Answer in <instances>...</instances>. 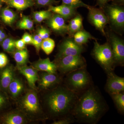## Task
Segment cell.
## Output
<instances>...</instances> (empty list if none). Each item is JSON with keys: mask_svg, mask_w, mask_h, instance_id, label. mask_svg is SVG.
<instances>
[{"mask_svg": "<svg viewBox=\"0 0 124 124\" xmlns=\"http://www.w3.org/2000/svg\"><path fill=\"white\" fill-rule=\"evenodd\" d=\"M55 42L53 39L49 38L43 40L41 49L47 55H49L53 51L55 47Z\"/></svg>", "mask_w": 124, "mask_h": 124, "instance_id": "cell-28", "label": "cell"}, {"mask_svg": "<svg viewBox=\"0 0 124 124\" xmlns=\"http://www.w3.org/2000/svg\"><path fill=\"white\" fill-rule=\"evenodd\" d=\"M17 26L21 29L32 30L33 28V21L28 16H23L18 23Z\"/></svg>", "mask_w": 124, "mask_h": 124, "instance_id": "cell-27", "label": "cell"}, {"mask_svg": "<svg viewBox=\"0 0 124 124\" xmlns=\"http://www.w3.org/2000/svg\"><path fill=\"white\" fill-rule=\"evenodd\" d=\"M8 63V59L7 55L3 53H0V68L6 66Z\"/></svg>", "mask_w": 124, "mask_h": 124, "instance_id": "cell-36", "label": "cell"}, {"mask_svg": "<svg viewBox=\"0 0 124 124\" xmlns=\"http://www.w3.org/2000/svg\"><path fill=\"white\" fill-rule=\"evenodd\" d=\"M26 44L22 39H20L15 41L16 48L18 50H22L25 48Z\"/></svg>", "mask_w": 124, "mask_h": 124, "instance_id": "cell-38", "label": "cell"}, {"mask_svg": "<svg viewBox=\"0 0 124 124\" xmlns=\"http://www.w3.org/2000/svg\"><path fill=\"white\" fill-rule=\"evenodd\" d=\"M91 82L89 74L85 68H84L67 74L64 85L70 90L78 93L91 86Z\"/></svg>", "mask_w": 124, "mask_h": 124, "instance_id": "cell-5", "label": "cell"}, {"mask_svg": "<svg viewBox=\"0 0 124 124\" xmlns=\"http://www.w3.org/2000/svg\"><path fill=\"white\" fill-rule=\"evenodd\" d=\"M62 79L57 74L42 71L39 73L38 90L44 91L51 89L62 84Z\"/></svg>", "mask_w": 124, "mask_h": 124, "instance_id": "cell-11", "label": "cell"}, {"mask_svg": "<svg viewBox=\"0 0 124 124\" xmlns=\"http://www.w3.org/2000/svg\"><path fill=\"white\" fill-rule=\"evenodd\" d=\"M59 2L60 1L55 0H35L34 1L35 3L40 7L50 6L53 5H57Z\"/></svg>", "mask_w": 124, "mask_h": 124, "instance_id": "cell-32", "label": "cell"}, {"mask_svg": "<svg viewBox=\"0 0 124 124\" xmlns=\"http://www.w3.org/2000/svg\"><path fill=\"white\" fill-rule=\"evenodd\" d=\"M22 39L26 44L32 45V44L33 36L27 32H26L23 34Z\"/></svg>", "mask_w": 124, "mask_h": 124, "instance_id": "cell-37", "label": "cell"}, {"mask_svg": "<svg viewBox=\"0 0 124 124\" xmlns=\"http://www.w3.org/2000/svg\"><path fill=\"white\" fill-rule=\"evenodd\" d=\"M0 37H1L4 39L7 37L6 34L2 29H0Z\"/></svg>", "mask_w": 124, "mask_h": 124, "instance_id": "cell-41", "label": "cell"}, {"mask_svg": "<svg viewBox=\"0 0 124 124\" xmlns=\"http://www.w3.org/2000/svg\"><path fill=\"white\" fill-rule=\"evenodd\" d=\"M27 89L26 85L22 78L16 75L9 85L7 94L9 97L16 101L23 95Z\"/></svg>", "mask_w": 124, "mask_h": 124, "instance_id": "cell-13", "label": "cell"}, {"mask_svg": "<svg viewBox=\"0 0 124 124\" xmlns=\"http://www.w3.org/2000/svg\"><path fill=\"white\" fill-rule=\"evenodd\" d=\"M13 54L17 66L27 65L29 60V53L26 48L22 50L16 49Z\"/></svg>", "mask_w": 124, "mask_h": 124, "instance_id": "cell-23", "label": "cell"}, {"mask_svg": "<svg viewBox=\"0 0 124 124\" xmlns=\"http://www.w3.org/2000/svg\"><path fill=\"white\" fill-rule=\"evenodd\" d=\"M107 41L110 45L116 66L124 64V41L111 30L105 32Z\"/></svg>", "mask_w": 124, "mask_h": 124, "instance_id": "cell-8", "label": "cell"}, {"mask_svg": "<svg viewBox=\"0 0 124 124\" xmlns=\"http://www.w3.org/2000/svg\"><path fill=\"white\" fill-rule=\"evenodd\" d=\"M4 40V39H2V38H1V37H0V45H1V43H2V42H3Z\"/></svg>", "mask_w": 124, "mask_h": 124, "instance_id": "cell-42", "label": "cell"}, {"mask_svg": "<svg viewBox=\"0 0 124 124\" xmlns=\"http://www.w3.org/2000/svg\"><path fill=\"white\" fill-rule=\"evenodd\" d=\"M53 15V13L48 10H41L33 12L32 16L35 22L40 23L44 20L48 19Z\"/></svg>", "mask_w": 124, "mask_h": 124, "instance_id": "cell-26", "label": "cell"}, {"mask_svg": "<svg viewBox=\"0 0 124 124\" xmlns=\"http://www.w3.org/2000/svg\"><path fill=\"white\" fill-rule=\"evenodd\" d=\"M31 66L38 71L57 74V68L56 64L54 62H51L49 58L44 59H40L32 63Z\"/></svg>", "mask_w": 124, "mask_h": 124, "instance_id": "cell-18", "label": "cell"}, {"mask_svg": "<svg viewBox=\"0 0 124 124\" xmlns=\"http://www.w3.org/2000/svg\"><path fill=\"white\" fill-rule=\"evenodd\" d=\"M116 106L120 113L124 112V93H116L110 94Z\"/></svg>", "mask_w": 124, "mask_h": 124, "instance_id": "cell-25", "label": "cell"}, {"mask_svg": "<svg viewBox=\"0 0 124 124\" xmlns=\"http://www.w3.org/2000/svg\"><path fill=\"white\" fill-rule=\"evenodd\" d=\"M15 101L17 108L26 116L30 122L48 120L41 106L37 90L27 89Z\"/></svg>", "mask_w": 124, "mask_h": 124, "instance_id": "cell-3", "label": "cell"}, {"mask_svg": "<svg viewBox=\"0 0 124 124\" xmlns=\"http://www.w3.org/2000/svg\"><path fill=\"white\" fill-rule=\"evenodd\" d=\"M75 121L72 116H70L63 118L54 121L52 124H69L73 123Z\"/></svg>", "mask_w": 124, "mask_h": 124, "instance_id": "cell-34", "label": "cell"}, {"mask_svg": "<svg viewBox=\"0 0 124 124\" xmlns=\"http://www.w3.org/2000/svg\"><path fill=\"white\" fill-rule=\"evenodd\" d=\"M10 104L9 97L8 94L0 91V113L7 110Z\"/></svg>", "mask_w": 124, "mask_h": 124, "instance_id": "cell-30", "label": "cell"}, {"mask_svg": "<svg viewBox=\"0 0 124 124\" xmlns=\"http://www.w3.org/2000/svg\"><path fill=\"white\" fill-rule=\"evenodd\" d=\"M82 21V16L78 13L70 19L68 25V34L69 37H73L76 32L84 29Z\"/></svg>", "mask_w": 124, "mask_h": 124, "instance_id": "cell-20", "label": "cell"}, {"mask_svg": "<svg viewBox=\"0 0 124 124\" xmlns=\"http://www.w3.org/2000/svg\"><path fill=\"white\" fill-rule=\"evenodd\" d=\"M40 103L47 119L55 121L71 116L78 97V93L64 85L41 91Z\"/></svg>", "mask_w": 124, "mask_h": 124, "instance_id": "cell-1", "label": "cell"}, {"mask_svg": "<svg viewBox=\"0 0 124 124\" xmlns=\"http://www.w3.org/2000/svg\"><path fill=\"white\" fill-rule=\"evenodd\" d=\"M88 9L89 10L88 19L89 22L105 36V28L108 24V19L106 15L101 8L90 6Z\"/></svg>", "mask_w": 124, "mask_h": 124, "instance_id": "cell-9", "label": "cell"}, {"mask_svg": "<svg viewBox=\"0 0 124 124\" xmlns=\"http://www.w3.org/2000/svg\"><path fill=\"white\" fill-rule=\"evenodd\" d=\"M43 40L37 35H35L33 36V41L32 45H33L35 48L37 53L38 54L41 49V44Z\"/></svg>", "mask_w": 124, "mask_h": 124, "instance_id": "cell-33", "label": "cell"}, {"mask_svg": "<svg viewBox=\"0 0 124 124\" xmlns=\"http://www.w3.org/2000/svg\"><path fill=\"white\" fill-rule=\"evenodd\" d=\"M84 51L83 46L78 44L75 41L73 37L64 39L60 43L55 58L67 55H81Z\"/></svg>", "mask_w": 124, "mask_h": 124, "instance_id": "cell-10", "label": "cell"}, {"mask_svg": "<svg viewBox=\"0 0 124 124\" xmlns=\"http://www.w3.org/2000/svg\"><path fill=\"white\" fill-rule=\"evenodd\" d=\"M54 62L57 66V71L63 75L85 68L86 65L85 59L81 54L55 58Z\"/></svg>", "mask_w": 124, "mask_h": 124, "instance_id": "cell-7", "label": "cell"}, {"mask_svg": "<svg viewBox=\"0 0 124 124\" xmlns=\"http://www.w3.org/2000/svg\"><path fill=\"white\" fill-rule=\"evenodd\" d=\"M101 9L107 17L111 30L117 34L122 35L124 30V6L107 3Z\"/></svg>", "mask_w": 124, "mask_h": 124, "instance_id": "cell-6", "label": "cell"}, {"mask_svg": "<svg viewBox=\"0 0 124 124\" xmlns=\"http://www.w3.org/2000/svg\"><path fill=\"white\" fill-rule=\"evenodd\" d=\"M17 68L19 73L26 79L30 88L38 91L36 83L39 79L38 71L31 66H28L27 65L17 66Z\"/></svg>", "mask_w": 124, "mask_h": 124, "instance_id": "cell-17", "label": "cell"}, {"mask_svg": "<svg viewBox=\"0 0 124 124\" xmlns=\"http://www.w3.org/2000/svg\"><path fill=\"white\" fill-rule=\"evenodd\" d=\"M62 4L76 9L81 7L88 9L90 6L85 4L81 0H62Z\"/></svg>", "mask_w": 124, "mask_h": 124, "instance_id": "cell-31", "label": "cell"}, {"mask_svg": "<svg viewBox=\"0 0 124 124\" xmlns=\"http://www.w3.org/2000/svg\"><path fill=\"white\" fill-rule=\"evenodd\" d=\"M91 54L107 75L113 72L116 65L111 48L107 41L103 44L100 45L95 40Z\"/></svg>", "mask_w": 124, "mask_h": 124, "instance_id": "cell-4", "label": "cell"}, {"mask_svg": "<svg viewBox=\"0 0 124 124\" xmlns=\"http://www.w3.org/2000/svg\"><path fill=\"white\" fill-rule=\"evenodd\" d=\"M48 26L56 34L64 35L68 34V25L62 17L57 14H53L51 17L46 20Z\"/></svg>", "mask_w": 124, "mask_h": 124, "instance_id": "cell-14", "label": "cell"}, {"mask_svg": "<svg viewBox=\"0 0 124 124\" xmlns=\"http://www.w3.org/2000/svg\"><path fill=\"white\" fill-rule=\"evenodd\" d=\"M50 34V31L49 29L44 27H41L38 30L37 34L42 40H44L49 38Z\"/></svg>", "mask_w": 124, "mask_h": 124, "instance_id": "cell-35", "label": "cell"}, {"mask_svg": "<svg viewBox=\"0 0 124 124\" xmlns=\"http://www.w3.org/2000/svg\"><path fill=\"white\" fill-rule=\"evenodd\" d=\"M112 0H96V5L99 6V8H102L106 4Z\"/></svg>", "mask_w": 124, "mask_h": 124, "instance_id": "cell-39", "label": "cell"}, {"mask_svg": "<svg viewBox=\"0 0 124 124\" xmlns=\"http://www.w3.org/2000/svg\"><path fill=\"white\" fill-rule=\"evenodd\" d=\"M106 90L110 94L124 91V78L118 76L114 72L108 74Z\"/></svg>", "mask_w": 124, "mask_h": 124, "instance_id": "cell-15", "label": "cell"}, {"mask_svg": "<svg viewBox=\"0 0 124 124\" xmlns=\"http://www.w3.org/2000/svg\"><path fill=\"white\" fill-rule=\"evenodd\" d=\"M2 0H0V9L1 6H2Z\"/></svg>", "mask_w": 124, "mask_h": 124, "instance_id": "cell-43", "label": "cell"}, {"mask_svg": "<svg viewBox=\"0 0 124 124\" xmlns=\"http://www.w3.org/2000/svg\"><path fill=\"white\" fill-rule=\"evenodd\" d=\"M8 7L15 8L18 10H24L35 4L34 0H2Z\"/></svg>", "mask_w": 124, "mask_h": 124, "instance_id": "cell-21", "label": "cell"}, {"mask_svg": "<svg viewBox=\"0 0 124 124\" xmlns=\"http://www.w3.org/2000/svg\"><path fill=\"white\" fill-rule=\"evenodd\" d=\"M16 75L15 68L12 65L8 64L0 68V91L7 94L9 85Z\"/></svg>", "mask_w": 124, "mask_h": 124, "instance_id": "cell-16", "label": "cell"}, {"mask_svg": "<svg viewBox=\"0 0 124 124\" xmlns=\"http://www.w3.org/2000/svg\"><path fill=\"white\" fill-rule=\"evenodd\" d=\"M112 4L119 6H122L124 5V0H113Z\"/></svg>", "mask_w": 124, "mask_h": 124, "instance_id": "cell-40", "label": "cell"}, {"mask_svg": "<svg viewBox=\"0 0 124 124\" xmlns=\"http://www.w3.org/2000/svg\"><path fill=\"white\" fill-rule=\"evenodd\" d=\"M15 41L11 38H7L4 39L1 45L4 51L7 53L13 54L16 49Z\"/></svg>", "mask_w": 124, "mask_h": 124, "instance_id": "cell-29", "label": "cell"}, {"mask_svg": "<svg viewBox=\"0 0 124 124\" xmlns=\"http://www.w3.org/2000/svg\"><path fill=\"white\" fill-rule=\"evenodd\" d=\"M29 122L26 116L17 108L0 113V124H26Z\"/></svg>", "mask_w": 124, "mask_h": 124, "instance_id": "cell-12", "label": "cell"}, {"mask_svg": "<svg viewBox=\"0 0 124 124\" xmlns=\"http://www.w3.org/2000/svg\"><path fill=\"white\" fill-rule=\"evenodd\" d=\"M0 18L5 24L11 26L17 19V15L9 7H4L0 10Z\"/></svg>", "mask_w": 124, "mask_h": 124, "instance_id": "cell-22", "label": "cell"}, {"mask_svg": "<svg viewBox=\"0 0 124 124\" xmlns=\"http://www.w3.org/2000/svg\"><path fill=\"white\" fill-rule=\"evenodd\" d=\"M73 38L77 43L82 46L86 44L89 39L97 40L96 38L84 29L76 32L73 35Z\"/></svg>", "mask_w": 124, "mask_h": 124, "instance_id": "cell-24", "label": "cell"}, {"mask_svg": "<svg viewBox=\"0 0 124 124\" xmlns=\"http://www.w3.org/2000/svg\"><path fill=\"white\" fill-rule=\"evenodd\" d=\"M48 10L54 14L60 15L66 20L70 19L78 14L77 9L73 8L62 4L58 6H49Z\"/></svg>", "mask_w": 124, "mask_h": 124, "instance_id": "cell-19", "label": "cell"}, {"mask_svg": "<svg viewBox=\"0 0 124 124\" xmlns=\"http://www.w3.org/2000/svg\"><path fill=\"white\" fill-rule=\"evenodd\" d=\"M83 92L78 96L71 116L77 122L96 124L107 111L106 103L95 86H90Z\"/></svg>", "mask_w": 124, "mask_h": 124, "instance_id": "cell-2", "label": "cell"}]
</instances>
